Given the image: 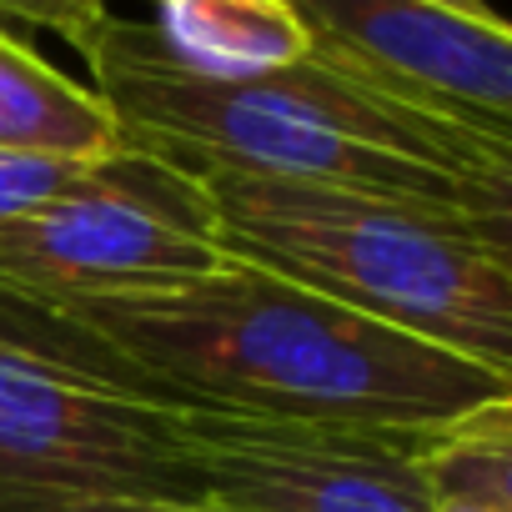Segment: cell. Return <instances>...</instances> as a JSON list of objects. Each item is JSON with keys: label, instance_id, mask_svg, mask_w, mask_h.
<instances>
[{"label": "cell", "instance_id": "cell-14", "mask_svg": "<svg viewBox=\"0 0 512 512\" xmlns=\"http://www.w3.org/2000/svg\"><path fill=\"white\" fill-rule=\"evenodd\" d=\"M432 512H512V507H497V502H432Z\"/></svg>", "mask_w": 512, "mask_h": 512}, {"label": "cell", "instance_id": "cell-13", "mask_svg": "<svg viewBox=\"0 0 512 512\" xmlns=\"http://www.w3.org/2000/svg\"><path fill=\"white\" fill-rule=\"evenodd\" d=\"M432 6H447V11H457V16H497L487 0H432Z\"/></svg>", "mask_w": 512, "mask_h": 512}, {"label": "cell", "instance_id": "cell-2", "mask_svg": "<svg viewBox=\"0 0 512 512\" xmlns=\"http://www.w3.org/2000/svg\"><path fill=\"white\" fill-rule=\"evenodd\" d=\"M86 66L121 146L186 171H241L512 216V141L392 96L322 56L246 81L176 71L151 26L106 16Z\"/></svg>", "mask_w": 512, "mask_h": 512}, {"label": "cell", "instance_id": "cell-10", "mask_svg": "<svg viewBox=\"0 0 512 512\" xmlns=\"http://www.w3.org/2000/svg\"><path fill=\"white\" fill-rule=\"evenodd\" d=\"M0 512H226L206 497H161L121 487H51L0 477Z\"/></svg>", "mask_w": 512, "mask_h": 512}, {"label": "cell", "instance_id": "cell-8", "mask_svg": "<svg viewBox=\"0 0 512 512\" xmlns=\"http://www.w3.org/2000/svg\"><path fill=\"white\" fill-rule=\"evenodd\" d=\"M156 51L201 81H246L312 56V36L287 0H151Z\"/></svg>", "mask_w": 512, "mask_h": 512}, {"label": "cell", "instance_id": "cell-1", "mask_svg": "<svg viewBox=\"0 0 512 512\" xmlns=\"http://www.w3.org/2000/svg\"><path fill=\"white\" fill-rule=\"evenodd\" d=\"M21 312L181 407L432 432L512 397L502 372L241 262Z\"/></svg>", "mask_w": 512, "mask_h": 512}, {"label": "cell", "instance_id": "cell-9", "mask_svg": "<svg viewBox=\"0 0 512 512\" xmlns=\"http://www.w3.org/2000/svg\"><path fill=\"white\" fill-rule=\"evenodd\" d=\"M121 146L111 106L41 61L26 41L0 31V151L96 161Z\"/></svg>", "mask_w": 512, "mask_h": 512}, {"label": "cell", "instance_id": "cell-7", "mask_svg": "<svg viewBox=\"0 0 512 512\" xmlns=\"http://www.w3.org/2000/svg\"><path fill=\"white\" fill-rule=\"evenodd\" d=\"M312 56L512 141V31L432 0H287Z\"/></svg>", "mask_w": 512, "mask_h": 512}, {"label": "cell", "instance_id": "cell-11", "mask_svg": "<svg viewBox=\"0 0 512 512\" xmlns=\"http://www.w3.org/2000/svg\"><path fill=\"white\" fill-rule=\"evenodd\" d=\"M86 161H61V156H31V151H0V226L11 216L41 206L56 186H66Z\"/></svg>", "mask_w": 512, "mask_h": 512}, {"label": "cell", "instance_id": "cell-12", "mask_svg": "<svg viewBox=\"0 0 512 512\" xmlns=\"http://www.w3.org/2000/svg\"><path fill=\"white\" fill-rule=\"evenodd\" d=\"M0 16H16L31 26H46L56 36H66L81 56L91 51L96 31L111 16V0H0Z\"/></svg>", "mask_w": 512, "mask_h": 512}, {"label": "cell", "instance_id": "cell-4", "mask_svg": "<svg viewBox=\"0 0 512 512\" xmlns=\"http://www.w3.org/2000/svg\"><path fill=\"white\" fill-rule=\"evenodd\" d=\"M226 262L201 176L116 146L0 226V302L56 307L206 277Z\"/></svg>", "mask_w": 512, "mask_h": 512}, {"label": "cell", "instance_id": "cell-3", "mask_svg": "<svg viewBox=\"0 0 512 512\" xmlns=\"http://www.w3.org/2000/svg\"><path fill=\"white\" fill-rule=\"evenodd\" d=\"M226 262L512 377V216L196 171Z\"/></svg>", "mask_w": 512, "mask_h": 512}, {"label": "cell", "instance_id": "cell-5", "mask_svg": "<svg viewBox=\"0 0 512 512\" xmlns=\"http://www.w3.org/2000/svg\"><path fill=\"white\" fill-rule=\"evenodd\" d=\"M0 477L201 497L181 452V402L11 302H0Z\"/></svg>", "mask_w": 512, "mask_h": 512}, {"label": "cell", "instance_id": "cell-6", "mask_svg": "<svg viewBox=\"0 0 512 512\" xmlns=\"http://www.w3.org/2000/svg\"><path fill=\"white\" fill-rule=\"evenodd\" d=\"M422 437L181 407L186 472L226 512H432Z\"/></svg>", "mask_w": 512, "mask_h": 512}]
</instances>
